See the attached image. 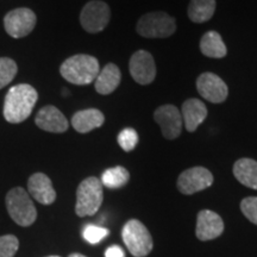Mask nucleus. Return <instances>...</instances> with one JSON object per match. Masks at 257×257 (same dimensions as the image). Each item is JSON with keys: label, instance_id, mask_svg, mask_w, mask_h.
Instances as JSON below:
<instances>
[{"label": "nucleus", "instance_id": "obj_1", "mask_svg": "<svg viewBox=\"0 0 257 257\" xmlns=\"http://www.w3.org/2000/svg\"><path fill=\"white\" fill-rule=\"evenodd\" d=\"M38 99L37 91L28 83L10 88L5 96L4 117L11 124H19L29 118Z\"/></svg>", "mask_w": 257, "mask_h": 257}, {"label": "nucleus", "instance_id": "obj_2", "mask_svg": "<svg viewBox=\"0 0 257 257\" xmlns=\"http://www.w3.org/2000/svg\"><path fill=\"white\" fill-rule=\"evenodd\" d=\"M99 72V62L94 56L79 54L67 59L60 68L63 79L74 85H89L94 82Z\"/></svg>", "mask_w": 257, "mask_h": 257}, {"label": "nucleus", "instance_id": "obj_3", "mask_svg": "<svg viewBox=\"0 0 257 257\" xmlns=\"http://www.w3.org/2000/svg\"><path fill=\"white\" fill-rule=\"evenodd\" d=\"M102 199L104 192L100 180L94 176L85 179L76 191L75 213L79 217L94 216L101 206Z\"/></svg>", "mask_w": 257, "mask_h": 257}, {"label": "nucleus", "instance_id": "obj_4", "mask_svg": "<svg viewBox=\"0 0 257 257\" xmlns=\"http://www.w3.org/2000/svg\"><path fill=\"white\" fill-rule=\"evenodd\" d=\"M6 208L10 217L19 226H30L37 218V211L28 192L22 187H15L6 195Z\"/></svg>", "mask_w": 257, "mask_h": 257}, {"label": "nucleus", "instance_id": "obj_5", "mask_svg": "<svg viewBox=\"0 0 257 257\" xmlns=\"http://www.w3.org/2000/svg\"><path fill=\"white\" fill-rule=\"evenodd\" d=\"M121 237L131 255L136 257H144L149 255L153 250L152 234L146 225L137 219L128 220L124 225Z\"/></svg>", "mask_w": 257, "mask_h": 257}, {"label": "nucleus", "instance_id": "obj_6", "mask_svg": "<svg viewBox=\"0 0 257 257\" xmlns=\"http://www.w3.org/2000/svg\"><path fill=\"white\" fill-rule=\"evenodd\" d=\"M175 30V19L160 11L142 16L137 23V32L147 38H166L172 36Z\"/></svg>", "mask_w": 257, "mask_h": 257}, {"label": "nucleus", "instance_id": "obj_7", "mask_svg": "<svg viewBox=\"0 0 257 257\" xmlns=\"http://www.w3.org/2000/svg\"><path fill=\"white\" fill-rule=\"evenodd\" d=\"M110 17L111 11L108 5L104 2L93 0L83 6L80 15V22L86 31L96 34L107 27Z\"/></svg>", "mask_w": 257, "mask_h": 257}, {"label": "nucleus", "instance_id": "obj_8", "mask_svg": "<svg viewBox=\"0 0 257 257\" xmlns=\"http://www.w3.org/2000/svg\"><path fill=\"white\" fill-rule=\"evenodd\" d=\"M36 21L34 11L27 8H19L12 10L5 16L4 27L11 37L23 38L34 30Z\"/></svg>", "mask_w": 257, "mask_h": 257}, {"label": "nucleus", "instance_id": "obj_9", "mask_svg": "<svg viewBox=\"0 0 257 257\" xmlns=\"http://www.w3.org/2000/svg\"><path fill=\"white\" fill-rule=\"evenodd\" d=\"M213 184V175L204 167H193L180 174L178 188L182 194L191 195L206 189Z\"/></svg>", "mask_w": 257, "mask_h": 257}, {"label": "nucleus", "instance_id": "obj_10", "mask_svg": "<svg viewBox=\"0 0 257 257\" xmlns=\"http://www.w3.org/2000/svg\"><path fill=\"white\" fill-rule=\"evenodd\" d=\"M128 69L133 79L140 85H149L156 76L155 61L146 50H138L131 56Z\"/></svg>", "mask_w": 257, "mask_h": 257}, {"label": "nucleus", "instance_id": "obj_11", "mask_svg": "<svg viewBox=\"0 0 257 257\" xmlns=\"http://www.w3.org/2000/svg\"><path fill=\"white\" fill-rule=\"evenodd\" d=\"M154 119L160 125L161 133L167 140H175L182 130V115L175 106H160L154 113Z\"/></svg>", "mask_w": 257, "mask_h": 257}, {"label": "nucleus", "instance_id": "obj_12", "mask_svg": "<svg viewBox=\"0 0 257 257\" xmlns=\"http://www.w3.org/2000/svg\"><path fill=\"white\" fill-rule=\"evenodd\" d=\"M199 94L207 101L219 104L226 100L229 89L226 83L213 73H204L197 80Z\"/></svg>", "mask_w": 257, "mask_h": 257}, {"label": "nucleus", "instance_id": "obj_13", "mask_svg": "<svg viewBox=\"0 0 257 257\" xmlns=\"http://www.w3.org/2000/svg\"><path fill=\"white\" fill-rule=\"evenodd\" d=\"M35 123L42 130L53 134L66 133L69 126L68 120L62 112L51 105L44 106L38 111Z\"/></svg>", "mask_w": 257, "mask_h": 257}, {"label": "nucleus", "instance_id": "obj_14", "mask_svg": "<svg viewBox=\"0 0 257 257\" xmlns=\"http://www.w3.org/2000/svg\"><path fill=\"white\" fill-rule=\"evenodd\" d=\"M224 231V221L219 214L210 210H202L198 213L195 233L200 240H211L219 237Z\"/></svg>", "mask_w": 257, "mask_h": 257}, {"label": "nucleus", "instance_id": "obj_15", "mask_svg": "<svg viewBox=\"0 0 257 257\" xmlns=\"http://www.w3.org/2000/svg\"><path fill=\"white\" fill-rule=\"evenodd\" d=\"M28 188L31 197L40 204L50 205L55 201L56 192L53 187V182L43 173L32 174L28 180Z\"/></svg>", "mask_w": 257, "mask_h": 257}, {"label": "nucleus", "instance_id": "obj_16", "mask_svg": "<svg viewBox=\"0 0 257 257\" xmlns=\"http://www.w3.org/2000/svg\"><path fill=\"white\" fill-rule=\"evenodd\" d=\"M181 115L186 130L193 133L207 117V107L199 99H188L182 105Z\"/></svg>", "mask_w": 257, "mask_h": 257}, {"label": "nucleus", "instance_id": "obj_17", "mask_svg": "<svg viewBox=\"0 0 257 257\" xmlns=\"http://www.w3.org/2000/svg\"><path fill=\"white\" fill-rule=\"evenodd\" d=\"M105 121L104 114L96 108H88L76 112L72 118V125L80 134L91 133L96 127H100Z\"/></svg>", "mask_w": 257, "mask_h": 257}, {"label": "nucleus", "instance_id": "obj_18", "mask_svg": "<svg viewBox=\"0 0 257 257\" xmlns=\"http://www.w3.org/2000/svg\"><path fill=\"white\" fill-rule=\"evenodd\" d=\"M120 70L114 63H108L100 70L95 79V89L99 94L107 95L114 92L120 83Z\"/></svg>", "mask_w": 257, "mask_h": 257}, {"label": "nucleus", "instance_id": "obj_19", "mask_svg": "<svg viewBox=\"0 0 257 257\" xmlns=\"http://www.w3.org/2000/svg\"><path fill=\"white\" fill-rule=\"evenodd\" d=\"M233 174L242 185L257 189V161L252 159L238 160L233 166Z\"/></svg>", "mask_w": 257, "mask_h": 257}, {"label": "nucleus", "instance_id": "obj_20", "mask_svg": "<svg viewBox=\"0 0 257 257\" xmlns=\"http://www.w3.org/2000/svg\"><path fill=\"white\" fill-rule=\"evenodd\" d=\"M200 50L205 56L212 59H221L226 56V47H225L220 35L216 31H208L204 35L200 41Z\"/></svg>", "mask_w": 257, "mask_h": 257}, {"label": "nucleus", "instance_id": "obj_21", "mask_svg": "<svg viewBox=\"0 0 257 257\" xmlns=\"http://www.w3.org/2000/svg\"><path fill=\"white\" fill-rule=\"evenodd\" d=\"M216 11V0H191L188 6V17L194 23H205L213 17Z\"/></svg>", "mask_w": 257, "mask_h": 257}, {"label": "nucleus", "instance_id": "obj_22", "mask_svg": "<svg viewBox=\"0 0 257 257\" xmlns=\"http://www.w3.org/2000/svg\"><path fill=\"white\" fill-rule=\"evenodd\" d=\"M128 179H130V174L124 167L117 166L113 167V168L106 169L101 175V184L105 187L115 189L120 188L125 186L128 182Z\"/></svg>", "mask_w": 257, "mask_h": 257}, {"label": "nucleus", "instance_id": "obj_23", "mask_svg": "<svg viewBox=\"0 0 257 257\" xmlns=\"http://www.w3.org/2000/svg\"><path fill=\"white\" fill-rule=\"evenodd\" d=\"M18 67L14 60L9 57H0V89L8 86L17 74Z\"/></svg>", "mask_w": 257, "mask_h": 257}, {"label": "nucleus", "instance_id": "obj_24", "mask_svg": "<svg viewBox=\"0 0 257 257\" xmlns=\"http://www.w3.org/2000/svg\"><path fill=\"white\" fill-rule=\"evenodd\" d=\"M19 248V240L15 234L0 236V257H14Z\"/></svg>", "mask_w": 257, "mask_h": 257}, {"label": "nucleus", "instance_id": "obj_25", "mask_svg": "<svg viewBox=\"0 0 257 257\" xmlns=\"http://www.w3.org/2000/svg\"><path fill=\"white\" fill-rule=\"evenodd\" d=\"M118 143L124 152H131L138 144V135L136 130L131 127L123 128L118 135Z\"/></svg>", "mask_w": 257, "mask_h": 257}, {"label": "nucleus", "instance_id": "obj_26", "mask_svg": "<svg viewBox=\"0 0 257 257\" xmlns=\"http://www.w3.org/2000/svg\"><path fill=\"white\" fill-rule=\"evenodd\" d=\"M107 234V229L101 226H96V225H87L82 232L83 238L87 240L89 244H98L100 240L104 239Z\"/></svg>", "mask_w": 257, "mask_h": 257}, {"label": "nucleus", "instance_id": "obj_27", "mask_svg": "<svg viewBox=\"0 0 257 257\" xmlns=\"http://www.w3.org/2000/svg\"><path fill=\"white\" fill-rule=\"evenodd\" d=\"M240 210L251 223L257 225V197H248L240 202Z\"/></svg>", "mask_w": 257, "mask_h": 257}, {"label": "nucleus", "instance_id": "obj_28", "mask_svg": "<svg viewBox=\"0 0 257 257\" xmlns=\"http://www.w3.org/2000/svg\"><path fill=\"white\" fill-rule=\"evenodd\" d=\"M105 257H125V256H124L123 249H121L120 246L112 245L107 250H106Z\"/></svg>", "mask_w": 257, "mask_h": 257}, {"label": "nucleus", "instance_id": "obj_29", "mask_svg": "<svg viewBox=\"0 0 257 257\" xmlns=\"http://www.w3.org/2000/svg\"><path fill=\"white\" fill-rule=\"evenodd\" d=\"M68 257H86V256L81 255V253H70Z\"/></svg>", "mask_w": 257, "mask_h": 257}, {"label": "nucleus", "instance_id": "obj_30", "mask_svg": "<svg viewBox=\"0 0 257 257\" xmlns=\"http://www.w3.org/2000/svg\"><path fill=\"white\" fill-rule=\"evenodd\" d=\"M48 257H60V256H48Z\"/></svg>", "mask_w": 257, "mask_h": 257}]
</instances>
